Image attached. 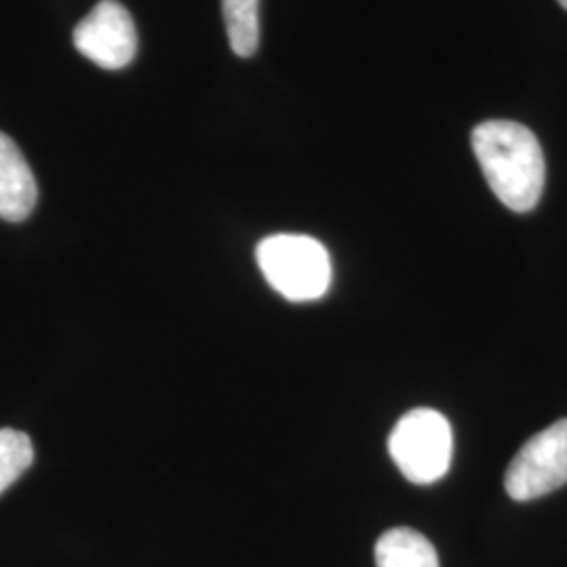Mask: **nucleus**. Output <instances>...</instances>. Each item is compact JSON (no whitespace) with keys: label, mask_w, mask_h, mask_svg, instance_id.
<instances>
[{"label":"nucleus","mask_w":567,"mask_h":567,"mask_svg":"<svg viewBox=\"0 0 567 567\" xmlns=\"http://www.w3.org/2000/svg\"><path fill=\"white\" fill-rule=\"evenodd\" d=\"M567 484V419L532 435L505 475L507 494L517 503L536 501Z\"/></svg>","instance_id":"20e7f679"},{"label":"nucleus","mask_w":567,"mask_h":567,"mask_svg":"<svg viewBox=\"0 0 567 567\" xmlns=\"http://www.w3.org/2000/svg\"><path fill=\"white\" fill-rule=\"evenodd\" d=\"M452 426L446 416L431 408L404 414L389 435V454L405 480L429 486L442 480L452 465Z\"/></svg>","instance_id":"7ed1b4c3"},{"label":"nucleus","mask_w":567,"mask_h":567,"mask_svg":"<svg viewBox=\"0 0 567 567\" xmlns=\"http://www.w3.org/2000/svg\"><path fill=\"white\" fill-rule=\"evenodd\" d=\"M225 30L231 51L238 58H250L259 49V0H221Z\"/></svg>","instance_id":"6e6552de"},{"label":"nucleus","mask_w":567,"mask_h":567,"mask_svg":"<svg viewBox=\"0 0 567 567\" xmlns=\"http://www.w3.org/2000/svg\"><path fill=\"white\" fill-rule=\"evenodd\" d=\"M559 4H561L564 9H567V0H559Z\"/></svg>","instance_id":"9d476101"},{"label":"nucleus","mask_w":567,"mask_h":567,"mask_svg":"<svg viewBox=\"0 0 567 567\" xmlns=\"http://www.w3.org/2000/svg\"><path fill=\"white\" fill-rule=\"evenodd\" d=\"M34 463L30 437L16 429H0V494L13 486Z\"/></svg>","instance_id":"1a4fd4ad"},{"label":"nucleus","mask_w":567,"mask_h":567,"mask_svg":"<svg viewBox=\"0 0 567 567\" xmlns=\"http://www.w3.org/2000/svg\"><path fill=\"white\" fill-rule=\"evenodd\" d=\"M257 264L269 286L292 303L322 299L332 282L324 244L301 234L267 236L257 246Z\"/></svg>","instance_id":"f03ea898"},{"label":"nucleus","mask_w":567,"mask_h":567,"mask_svg":"<svg viewBox=\"0 0 567 567\" xmlns=\"http://www.w3.org/2000/svg\"><path fill=\"white\" fill-rule=\"evenodd\" d=\"M471 143L496 198L515 213L536 208L547 177L536 135L519 122L487 121L473 128Z\"/></svg>","instance_id":"f257e3e1"},{"label":"nucleus","mask_w":567,"mask_h":567,"mask_svg":"<svg viewBox=\"0 0 567 567\" xmlns=\"http://www.w3.org/2000/svg\"><path fill=\"white\" fill-rule=\"evenodd\" d=\"M39 200V185L28 161L11 137L0 133V219L25 221Z\"/></svg>","instance_id":"423d86ee"},{"label":"nucleus","mask_w":567,"mask_h":567,"mask_svg":"<svg viewBox=\"0 0 567 567\" xmlns=\"http://www.w3.org/2000/svg\"><path fill=\"white\" fill-rule=\"evenodd\" d=\"M377 567H440L437 550L412 527H393L377 540Z\"/></svg>","instance_id":"0eeeda50"},{"label":"nucleus","mask_w":567,"mask_h":567,"mask_svg":"<svg viewBox=\"0 0 567 567\" xmlns=\"http://www.w3.org/2000/svg\"><path fill=\"white\" fill-rule=\"evenodd\" d=\"M74 47L103 70H121L137 53V28L126 7L102 0L74 28Z\"/></svg>","instance_id":"39448f33"}]
</instances>
